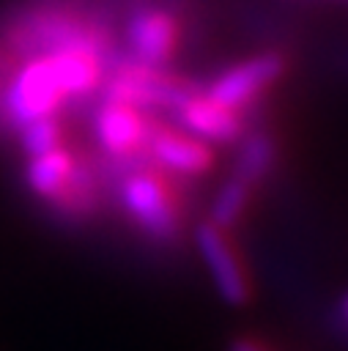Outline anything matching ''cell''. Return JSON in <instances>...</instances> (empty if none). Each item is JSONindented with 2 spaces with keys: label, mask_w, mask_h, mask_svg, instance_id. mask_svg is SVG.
<instances>
[{
  "label": "cell",
  "mask_w": 348,
  "mask_h": 351,
  "mask_svg": "<svg viewBox=\"0 0 348 351\" xmlns=\"http://www.w3.org/2000/svg\"><path fill=\"white\" fill-rule=\"evenodd\" d=\"M88 159H82L79 154H74V148H69L66 143L47 151V154H38V156H30L27 165H25V184L27 189L44 200V203H55L66 186L74 181V176L79 173V167L85 165Z\"/></svg>",
  "instance_id": "obj_11"
},
{
  "label": "cell",
  "mask_w": 348,
  "mask_h": 351,
  "mask_svg": "<svg viewBox=\"0 0 348 351\" xmlns=\"http://www.w3.org/2000/svg\"><path fill=\"white\" fill-rule=\"evenodd\" d=\"M153 121H156V115L104 96L99 101V107L93 110L96 145L107 159H112L118 165L145 159V145H148Z\"/></svg>",
  "instance_id": "obj_6"
},
{
  "label": "cell",
  "mask_w": 348,
  "mask_h": 351,
  "mask_svg": "<svg viewBox=\"0 0 348 351\" xmlns=\"http://www.w3.org/2000/svg\"><path fill=\"white\" fill-rule=\"evenodd\" d=\"M195 244L216 293L227 304H247L252 296V277L241 252L230 241V230H222L206 219L195 228Z\"/></svg>",
  "instance_id": "obj_7"
},
{
  "label": "cell",
  "mask_w": 348,
  "mask_h": 351,
  "mask_svg": "<svg viewBox=\"0 0 348 351\" xmlns=\"http://www.w3.org/2000/svg\"><path fill=\"white\" fill-rule=\"evenodd\" d=\"M16 137H19L22 154L30 159V156H38V154H47V151L63 145L66 129H63L60 115H47V118H36V121L25 123L22 129H16Z\"/></svg>",
  "instance_id": "obj_14"
},
{
  "label": "cell",
  "mask_w": 348,
  "mask_h": 351,
  "mask_svg": "<svg viewBox=\"0 0 348 351\" xmlns=\"http://www.w3.org/2000/svg\"><path fill=\"white\" fill-rule=\"evenodd\" d=\"M88 41H110V33L104 30V25H96L66 5H36L16 16L3 36V47L16 58H30Z\"/></svg>",
  "instance_id": "obj_3"
},
{
  "label": "cell",
  "mask_w": 348,
  "mask_h": 351,
  "mask_svg": "<svg viewBox=\"0 0 348 351\" xmlns=\"http://www.w3.org/2000/svg\"><path fill=\"white\" fill-rule=\"evenodd\" d=\"M170 115L175 126L208 145H230L247 134V115L211 99L203 88H192Z\"/></svg>",
  "instance_id": "obj_10"
},
{
  "label": "cell",
  "mask_w": 348,
  "mask_h": 351,
  "mask_svg": "<svg viewBox=\"0 0 348 351\" xmlns=\"http://www.w3.org/2000/svg\"><path fill=\"white\" fill-rule=\"evenodd\" d=\"M277 162V143L269 132L258 129V132H247L238 140V154L233 162V173L236 178H241L244 184H249L252 189H258V184L274 170Z\"/></svg>",
  "instance_id": "obj_12"
},
{
  "label": "cell",
  "mask_w": 348,
  "mask_h": 351,
  "mask_svg": "<svg viewBox=\"0 0 348 351\" xmlns=\"http://www.w3.org/2000/svg\"><path fill=\"white\" fill-rule=\"evenodd\" d=\"M288 71V60L279 52H258L227 69H222L203 90L225 107L247 115Z\"/></svg>",
  "instance_id": "obj_5"
},
{
  "label": "cell",
  "mask_w": 348,
  "mask_h": 351,
  "mask_svg": "<svg viewBox=\"0 0 348 351\" xmlns=\"http://www.w3.org/2000/svg\"><path fill=\"white\" fill-rule=\"evenodd\" d=\"M252 195L255 189L249 184H244L241 178L230 176L214 195L211 200V214H208V222H214L216 228L222 230H230L238 219H244V214L249 211V203H252Z\"/></svg>",
  "instance_id": "obj_13"
},
{
  "label": "cell",
  "mask_w": 348,
  "mask_h": 351,
  "mask_svg": "<svg viewBox=\"0 0 348 351\" xmlns=\"http://www.w3.org/2000/svg\"><path fill=\"white\" fill-rule=\"evenodd\" d=\"M340 321H343V326L348 329V293L340 299Z\"/></svg>",
  "instance_id": "obj_16"
},
{
  "label": "cell",
  "mask_w": 348,
  "mask_h": 351,
  "mask_svg": "<svg viewBox=\"0 0 348 351\" xmlns=\"http://www.w3.org/2000/svg\"><path fill=\"white\" fill-rule=\"evenodd\" d=\"M195 85L186 82L184 77L162 69V66H148L134 58H121L112 66H107L101 90L107 99L132 104L145 112H173L178 101L192 90Z\"/></svg>",
  "instance_id": "obj_4"
},
{
  "label": "cell",
  "mask_w": 348,
  "mask_h": 351,
  "mask_svg": "<svg viewBox=\"0 0 348 351\" xmlns=\"http://www.w3.org/2000/svg\"><path fill=\"white\" fill-rule=\"evenodd\" d=\"M110 41L74 44L22 58L0 88V121L16 132L47 115H60L71 101L93 96L110 66Z\"/></svg>",
  "instance_id": "obj_1"
},
{
  "label": "cell",
  "mask_w": 348,
  "mask_h": 351,
  "mask_svg": "<svg viewBox=\"0 0 348 351\" xmlns=\"http://www.w3.org/2000/svg\"><path fill=\"white\" fill-rule=\"evenodd\" d=\"M123 38L129 47V58L148 63V66L167 69V63L181 49L184 25L173 11L159 8V5H145L129 16Z\"/></svg>",
  "instance_id": "obj_9"
},
{
  "label": "cell",
  "mask_w": 348,
  "mask_h": 351,
  "mask_svg": "<svg viewBox=\"0 0 348 351\" xmlns=\"http://www.w3.org/2000/svg\"><path fill=\"white\" fill-rule=\"evenodd\" d=\"M118 203L126 219L153 241H175L184 230V203L175 178L153 165H134L121 176Z\"/></svg>",
  "instance_id": "obj_2"
},
{
  "label": "cell",
  "mask_w": 348,
  "mask_h": 351,
  "mask_svg": "<svg viewBox=\"0 0 348 351\" xmlns=\"http://www.w3.org/2000/svg\"><path fill=\"white\" fill-rule=\"evenodd\" d=\"M227 351H274L269 343H263L260 337H249V335H241V337H236L233 343H230V348Z\"/></svg>",
  "instance_id": "obj_15"
},
{
  "label": "cell",
  "mask_w": 348,
  "mask_h": 351,
  "mask_svg": "<svg viewBox=\"0 0 348 351\" xmlns=\"http://www.w3.org/2000/svg\"><path fill=\"white\" fill-rule=\"evenodd\" d=\"M145 159L170 178H200L214 167L216 154L214 145L197 140L175 123H162L156 118L148 134Z\"/></svg>",
  "instance_id": "obj_8"
}]
</instances>
